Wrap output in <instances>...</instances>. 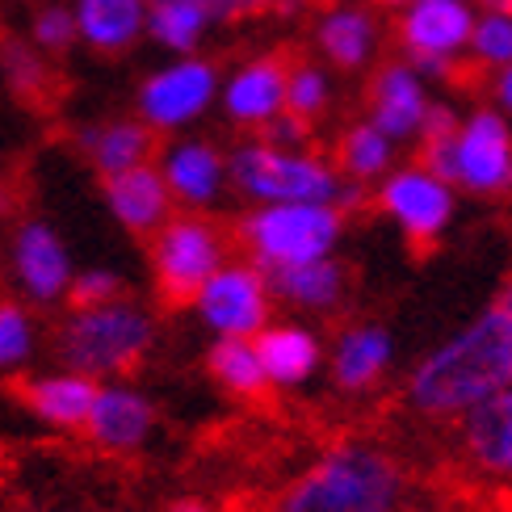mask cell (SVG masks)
<instances>
[{"label": "cell", "mask_w": 512, "mask_h": 512, "mask_svg": "<svg viewBox=\"0 0 512 512\" xmlns=\"http://www.w3.org/2000/svg\"><path fill=\"white\" fill-rule=\"evenodd\" d=\"M504 387H512V324L496 303L416 361L403 399L424 420H462Z\"/></svg>", "instance_id": "1"}, {"label": "cell", "mask_w": 512, "mask_h": 512, "mask_svg": "<svg viewBox=\"0 0 512 512\" xmlns=\"http://www.w3.org/2000/svg\"><path fill=\"white\" fill-rule=\"evenodd\" d=\"M408 496L403 466L374 441H336L298 475L273 512H399Z\"/></svg>", "instance_id": "2"}, {"label": "cell", "mask_w": 512, "mask_h": 512, "mask_svg": "<svg viewBox=\"0 0 512 512\" xmlns=\"http://www.w3.org/2000/svg\"><path fill=\"white\" fill-rule=\"evenodd\" d=\"M156 340V324L143 307L110 298L97 307H72V319L59 332L63 366L89 378H118L135 370Z\"/></svg>", "instance_id": "3"}, {"label": "cell", "mask_w": 512, "mask_h": 512, "mask_svg": "<svg viewBox=\"0 0 512 512\" xmlns=\"http://www.w3.org/2000/svg\"><path fill=\"white\" fill-rule=\"evenodd\" d=\"M345 231V210L332 202H261L240 223V240L261 273L332 256Z\"/></svg>", "instance_id": "4"}, {"label": "cell", "mask_w": 512, "mask_h": 512, "mask_svg": "<svg viewBox=\"0 0 512 512\" xmlns=\"http://www.w3.org/2000/svg\"><path fill=\"white\" fill-rule=\"evenodd\" d=\"M227 181L244 198L261 202H332L345 189L340 168L324 156H311L303 147H273V143H244L227 160Z\"/></svg>", "instance_id": "5"}, {"label": "cell", "mask_w": 512, "mask_h": 512, "mask_svg": "<svg viewBox=\"0 0 512 512\" xmlns=\"http://www.w3.org/2000/svg\"><path fill=\"white\" fill-rule=\"evenodd\" d=\"M152 269L160 294L168 303H194L198 286L227 261V244L215 227L198 215H168L156 231H152Z\"/></svg>", "instance_id": "6"}, {"label": "cell", "mask_w": 512, "mask_h": 512, "mask_svg": "<svg viewBox=\"0 0 512 512\" xmlns=\"http://www.w3.org/2000/svg\"><path fill=\"white\" fill-rule=\"evenodd\" d=\"M194 307L215 336H256L273 315V290L252 261H223L198 286Z\"/></svg>", "instance_id": "7"}, {"label": "cell", "mask_w": 512, "mask_h": 512, "mask_svg": "<svg viewBox=\"0 0 512 512\" xmlns=\"http://www.w3.org/2000/svg\"><path fill=\"white\" fill-rule=\"evenodd\" d=\"M454 185L429 173L424 164L391 168L378 185V210L387 215L412 244H437L454 223Z\"/></svg>", "instance_id": "8"}, {"label": "cell", "mask_w": 512, "mask_h": 512, "mask_svg": "<svg viewBox=\"0 0 512 512\" xmlns=\"http://www.w3.org/2000/svg\"><path fill=\"white\" fill-rule=\"evenodd\" d=\"M454 189L483 198L512 194V126L500 110H475L454 131Z\"/></svg>", "instance_id": "9"}, {"label": "cell", "mask_w": 512, "mask_h": 512, "mask_svg": "<svg viewBox=\"0 0 512 512\" xmlns=\"http://www.w3.org/2000/svg\"><path fill=\"white\" fill-rule=\"evenodd\" d=\"M219 97V72L215 63L181 55L177 63L152 72L139 89V118L152 131H181V126L198 122L210 101Z\"/></svg>", "instance_id": "10"}, {"label": "cell", "mask_w": 512, "mask_h": 512, "mask_svg": "<svg viewBox=\"0 0 512 512\" xmlns=\"http://www.w3.org/2000/svg\"><path fill=\"white\" fill-rule=\"evenodd\" d=\"M93 445L110 454H131L156 429V403L135 387H97L89 416L80 424Z\"/></svg>", "instance_id": "11"}, {"label": "cell", "mask_w": 512, "mask_h": 512, "mask_svg": "<svg viewBox=\"0 0 512 512\" xmlns=\"http://www.w3.org/2000/svg\"><path fill=\"white\" fill-rule=\"evenodd\" d=\"M13 273L34 303H55L72 286V256L47 223H21L13 236Z\"/></svg>", "instance_id": "12"}, {"label": "cell", "mask_w": 512, "mask_h": 512, "mask_svg": "<svg viewBox=\"0 0 512 512\" xmlns=\"http://www.w3.org/2000/svg\"><path fill=\"white\" fill-rule=\"evenodd\" d=\"M429 114V89L412 63H387L374 76L370 89V122L391 143H408L420 135V122Z\"/></svg>", "instance_id": "13"}, {"label": "cell", "mask_w": 512, "mask_h": 512, "mask_svg": "<svg viewBox=\"0 0 512 512\" xmlns=\"http://www.w3.org/2000/svg\"><path fill=\"white\" fill-rule=\"evenodd\" d=\"M458 437L475 471L512 483V387L496 391L492 399L466 412L458 420Z\"/></svg>", "instance_id": "14"}, {"label": "cell", "mask_w": 512, "mask_h": 512, "mask_svg": "<svg viewBox=\"0 0 512 512\" xmlns=\"http://www.w3.org/2000/svg\"><path fill=\"white\" fill-rule=\"evenodd\" d=\"M105 206H110V215L126 231L152 236V231L173 215V194H168L160 168L147 160V164L126 168V173L105 177Z\"/></svg>", "instance_id": "15"}, {"label": "cell", "mask_w": 512, "mask_h": 512, "mask_svg": "<svg viewBox=\"0 0 512 512\" xmlns=\"http://www.w3.org/2000/svg\"><path fill=\"white\" fill-rule=\"evenodd\" d=\"M475 13L466 0H416L399 21V38L408 55H445L454 59L471 42Z\"/></svg>", "instance_id": "16"}, {"label": "cell", "mask_w": 512, "mask_h": 512, "mask_svg": "<svg viewBox=\"0 0 512 512\" xmlns=\"http://www.w3.org/2000/svg\"><path fill=\"white\" fill-rule=\"evenodd\" d=\"M252 345L261 353L269 387H282V391L307 387L315 370L324 366V340L303 324H265L252 336Z\"/></svg>", "instance_id": "17"}, {"label": "cell", "mask_w": 512, "mask_h": 512, "mask_svg": "<svg viewBox=\"0 0 512 512\" xmlns=\"http://www.w3.org/2000/svg\"><path fill=\"white\" fill-rule=\"evenodd\" d=\"M395 361V340L382 324H353L332 345V382L340 391L361 395L387 378Z\"/></svg>", "instance_id": "18"}, {"label": "cell", "mask_w": 512, "mask_h": 512, "mask_svg": "<svg viewBox=\"0 0 512 512\" xmlns=\"http://www.w3.org/2000/svg\"><path fill=\"white\" fill-rule=\"evenodd\" d=\"M160 177L168 185V194H173V202L202 210L210 202H219L223 185H227V160L202 139H181L164 152Z\"/></svg>", "instance_id": "19"}, {"label": "cell", "mask_w": 512, "mask_h": 512, "mask_svg": "<svg viewBox=\"0 0 512 512\" xmlns=\"http://www.w3.org/2000/svg\"><path fill=\"white\" fill-rule=\"evenodd\" d=\"M219 97H223V110L231 122L265 126L273 114L286 110V63L277 55L244 63V68L219 89Z\"/></svg>", "instance_id": "20"}, {"label": "cell", "mask_w": 512, "mask_h": 512, "mask_svg": "<svg viewBox=\"0 0 512 512\" xmlns=\"http://www.w3.org/2000/svg\"><path fill=\"white\" fill-rule=\"evenodd\" d=\"M265 277H269L273 298H282V303H290L298 311H332V307H340L345 286H349L336 256H315V261L273 269Z\"/></svg>", "instance_id": "21"}, {"label": "cell", "mask_w": 512, "mask_h": 512, "mask_svg": "<svg viewBox=\"0 0 512 512\" xmlns=\"http://www.w3.org/2000/svg\"><path fill=\"white\" fill-rule=\"evenodd\" d=\"M76 38H84L93 51L118 55L135 47L147 21V0H76Z\"/></svg>", "instance_id": "22"}, {"label": "cell", "mask_w": 512, "mask_h": 512, "mask_svg": "<svg viewBox=\"0 0 512 512\" xmlns=\"http://www.w3.org/2000/svg\"><path fill=\"white\" fill-rule=\"evenodd\" d=\"M80 147L89 152L93 168L101 177L126 173L135 164H147L156 152V131L143 118H122V122H105V126H84L80 131Z\"/></svg>", "instance_id": "23"}, {"label": "cell", "mask_w": 512, "mask_h": 512, "mask_svg": "<svg viewBox=\"0 0 512 512\" xmlns=\"http://www.w3.org/2000/svg\"><path fill=\"white\" fill-rule=\"evenodd\" d=\"M97 395V378L63 370V374H42L26 387V403L30 412L51 424V429H80L84 416H89V403Z\"/></svg>", "instance_id": "24"}, {"label": "cell", "mask_w": 512, "mask_h": 512, "mask_svg": "<svg viewBox=\"0 0 512 512\" xmlns=\"http://www.w3.org/2000/svg\"><path fill=\"white\" fill-rule=\"evenodd\" d=\"M206 370L227 395H236V399H256V395L269 391V378H265L261 353H256L252 336H219L215 349L206 357Z\"/></svg>", "instance_id": "25"}, {"label": "cell", "mask_w": 512, "mask_h": 512, "mask_svg": "<svg viewBox=\"0 0 512 512\" xmlns=\"http://www.w3.org/2000/svg\"><path fill=\"white\" fill-rule=\"evenodd\" d=\"M374 38H378L374 21L361 9H349V5L324 13V21H319V51L345 72L361 68V63L374 55Z\"/></svg>", "instance_id": "26"}, {"label": "cell", "mask_w": 512, "mask_h": 512, "mask_svg": "<svg viewBox=\"0 0 512 512\" xmlns=\"http://www.w3.org/2000/svg\"><path fill=\"white\" fill-rule=\"evenodd\" d=\"M210 26V17L198 9V5H189V0H147V21H143V30L152 34L160 47L168 51H177V55H189L202 42Z\"/></svg>", "instance_id": "27"}, {"label": "cell", "mask_w": 512, "mask_h": 512, "mask_svg": "<svg viewBox=\"0 0 512 512\" xmlns=\"http://www.w3.org/2000/svg\"><path fill=\"white\" fill-rule=\"evenodd\" d=\"M391 164H395V143L382 135L374 122H357L345 131V139H340V168H345V177H353L361 185L391 173Z\"/></svg>", "instance_id": "28"}, {"label": "cell", "mask_w": 512, "mask_h": 512, "mask_svg": "<svg viewBox=\"0 0 512 512\" xmlns=\"http://www.w3.org/2000/svg\"><path fill=\"white\" fill-rule=\"evenodd\" d=\"M332 101V84L328 72L315 68V63H298V68H286V110L315 122L319 114L328 110Z\"/></svg>", "instance_id": "29"}, {"label": "cell", "mask_w": 512, "mask_h": 512, "mask_svg": "<svg viewBox=\"0 0 512 512\" xmlns=\"http://www.w3.org/2000/svg\"><path fill=\"white\" fill-rule=\"evenodd\" d=\"M466 51H471L483 68H504V63H512V13L492 9V13L475 17Z\"/></svg>", "instance_id": "30"}, {"label": "cell", "mask_w": 512, "mask_h": 512, "mask_svg": "<svg viewBox=\"0 0 512 512\" xmlns=\"http://www.w3.org/2000/svg\"><path fill=\"white\" fill-rule=\"evenodd\" d=\"M34 353V324L17 303H0V370L21 366Z\"/></svg>", "instance_id": "31"}, {"label": "cell", "mask_w": 512, "mask_h": 512, "mask_svg": "<svg viewBox=\"0 0 512 512\" xmlns=\"http://www.w3.org/2000/svg\"><path fill=\"white\" fill-rule=\"evenodd\" d=\"M0 68H5L9 84L21 97H38L42 84H47V63H42L26 42H5V51H0Z\"/></svg>", "instance_id": "32"}, {"label": "cell", "mask_w": 512, "mask_h": 512, "mask_svg": "<svg viewBox=\"0 0 512 512\" xmlns=\"http://www.w3.org/2000/svg\"><path fill=\"white\" fill-rule=\"evenodd\" d=\"M118 294H122V277L114 269L72 273V286H68L72 307H97V303H110V298H118Z\"/></svg>", "instance_id": "33"}, {"label": "cell", "mask_w": 512, "mask_h": 512, "mask_svg": "<svg viewBox=\"0 0 512 512\" xmlns=\"http://www.w3.org/2000/svg\"><path fill=\"white\" fill-rule=\"evenodd\" d=\"M34 42L42 51H68L76 42V17H72V9H63V5L42 9L34 17Z\"/></svg>", "instance_id": "34"}, {"label": "cell", "mask_w": 512, "mask_h": 512, "mask_svg": "<svg viewBox=\"0 0 512 512\" xmlns=\"http://www.w3.org/2000/svg\"><path fill=\"white\" fill-rule=\"evenodd\" d=\"M261 131H265V143H273V147H303L307 135H311V122L282 110V114H273Z\"/></svg>", "instance_id": "35"}, {"label": "cell", "mask_w": 512, "mask_h": 512, "mask_svg": "<svg viewBox=\"0 0 512 512\" xmlns=\"http://www.w3.org/2000/svg\"><path fill=\"white\" fill-rule=\"evenodd\" d=\"M408 63L424 80H445L454 72V59H445V55H408Z\"/></svg>", "instance_id": "36"}, {"label": "cell", "mask_w": 512, "mask_h": 512, "mask_svg": "<svg viewBox=\"0 0 512 512\" xmlns=\"http://www.w3.org/2000/svg\"><path fill=\"white\" fill-rule=\"evenodd\" d=\"M189 5H198L210 21H227V17H236L244 5H240V0H189Z\"/></svg>", "instance_id": "37"}, {"label": "cell", "mask_w": 512, "mask_h": 512, "mask_svg": "<svg viewBox=\"0 0 512 512\" xmlns=\"http://www.w3.org/2000/svg\"><path fill=\"white\" fill-rule=\"evenodd\" d=\"M496 101H500L504 114H512V63H504L500 76H496Z\"/></svg>", "instance_id": "38"}, {"label": "cell", "mask_w": 512, "mask_h": 512, "mask_svg": "<svg viewBox=\"0 0 512 512\" xmlns=\"http://www.w3.org/2000/svg\"><path fill=\"white\" fill-rule=\"evenodd\" d=\"M500 311L508 315V324H512V277H508L504 290H500Z\"/></svg>", "instance_id": "39"}, {"label": "cell", "mask_w": 512, "mask_h": 512, "mask_svg": "<svg viewBox=\"0 0 512 512\" xmlns=\"http://www.w3.org/2000/svg\"><path fill=\"white\" fill-rule=\"evenodd\" d=\"M168 512H210L206 504H198V500H181V504H173Z\"/></svg>", "instance_id": "40"}, {"label": "cell", "mask_w": 512, "mask_h": 512, "mask_svg": "<svg viewBox=\"0 0 512 512\" xmlns=\"http://www.w3.org/2000/svg\"><path fill=\"white\" fill-rule=\"evenodd\" d=\"M487 9H496V13H512V0H483Z\"/></svg>", "instance_id": "41"}, {"label": "cell", "mask_w": 512, "mask_h": 512, "mask_svg": "<svg viewBox=\"0 0 512 512\" xmlns=\"http://www.w3.org/2000/svg\"><path fill=\"white\" fill-rule=\"evenodd\" d=\"M240 5L244 9H256V5H269V0H240Z\"/></svg>", "instance_id": "42"}, {"label": "cell", "mask_w": 512, "mask_h": 512, "mask_svg": "<svg viewBox=\"0 0 512 512\" xmlns=\"http://www.w3.org/2000/svg\"><path fill=\"white\" fill-rule=\"evenodd\" d=\"M387 5H399V0H387Z\"/></svg>", "instance_id": "43"}, {"label": "cell", "mask_w": 512, "mask_h": 512, "mask_svg": "<svg viewBox=\"0 0 512 512\" xmlns=\"http://www.w3.org/2000/svg\"><path fill=\"white\" fill-rule=\"evenodd\" d=\"M399 512H408V508H399Z\"/></svg>", "instance_id": "44"}]
</instances>
